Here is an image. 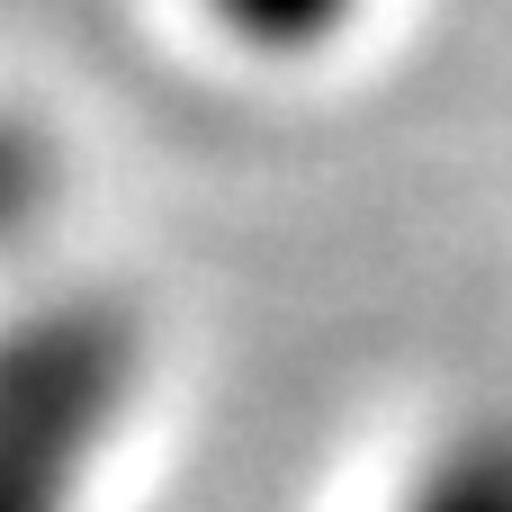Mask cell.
Masks as SVG:
<instances>
[{"label":"cell","mask_w":512,"mask_h":512,"mask_svg":"<svg viewBox=\"0 0 512 512\" xmlns=\"http://www.w3.org/2000/svg\"><path fill=\"white\" fill-rule=\"evenodd\" d=\"M144 360L153 333L117 288H45L0 324V512H81Z\"/></svg>","instance_id":"6da1fadb"},{"label":"cell","mask_w":512,"mask_h":512,"mask_svg":"<svg viewBox=\"0 0 512 512\" xmlns=\"http://www.w3.org/2000/svg\"><path fill=\"white\" fill-rule=\"evenodd\" d=\"M396 512H512V414L459 423L414 468V486L396 495Z\"/></svg>","instance_id":"7a4b0ae2"},{"label":"cell","mask_w":512,"mask_h":512,"mask_svg":"<svg viewBox=\"0 0 512 512\" xmlns=\"http://www.w3.org/2000/svg\"><path fill=\"white\" fill-rule=\"evenodd\" d=\"M54 198H63V153H54V135H45L27 108L0 99V261L36 243V225L54 216Z\"/></svg>","instance_id":"3957f363"},{"label":"cell","mask_w":512,"mask_h":512,"mask_svg":"<svg viewBox=\"0 0 512 512\" xmlns=\"http://www.w3.org/2000/svg\"><path fill=\"white\" fill-rule=\"evenodd\" d=\"M225 36H243L252 54H315L351 27L360 0H207Z\"/></svg>","instance_id":"277c9868"}]
</instances>
